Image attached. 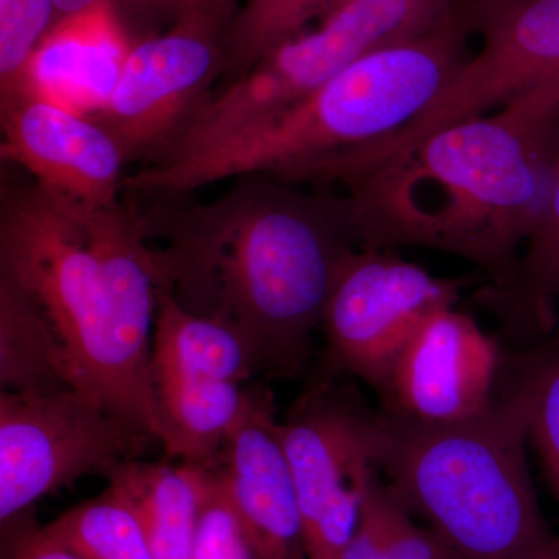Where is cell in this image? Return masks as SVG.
Wrapping results in <instances>:
<instances>
[{
  "mask_svg": "<svg viewBox=\"0 0 559 559\" xmlns=\"http://www.w3.org/2000/svg\"><path fill=\"white\" fill-rule=\"evenodd\" d=\"M153 200L138 209L157 288L238 331L261 370L299 373L334 283L362 249L347 194L252 173L213 201Z\"/></svg>",
  "mask_w": 559,
  "mask_h": 559,
  "instance_id": "6da1fadb",
  "label": "cell"
},
{
  "mask_svg": "<svg viewBox=\"0 0 559 559\" xmlns=\"http://www.w3.org/2000/svg\"><path fill=\"white\" fill-rule=\"evenodd\" d=\"M0 274L43 312L72 388L164 443L151 377L157 278L135 201L86 207L2 180Z\"/></svg>",
  "mask_w": 559,
  "mask_h": 559,
  "instance_id": "7a4b0ae2",
  "label": "cell"
},
{
  "mask_svg": "<svg viewBox=\"0 0 559 559\" xmlns=\"http://www.w3.org/2000/svg\"><path fill=\"white\" fill-rule=\"evenodd\" d=\"M551 124L496 110L342 179L362 249L440 250L502 285L546 201Z\"/></svg>",
  "mask_w": 559,
  "mask_h": 559,
  "instance_id": "3957f363",
  "label": "cell"
},
{
  "mask_svg": "<svg viewBox=\"0 0 559 559\" xmlns=\"http://www.w3.org/2000/svg\"><path fill=\"white\" fill-rule=\"evenodd\" d=\"M473 36L457 11L421 38L377 51L308 97L267 114L183 159L124 176L127 194L182 197L213 182L263 173L294 182L331 154L367 145L406 127L468 58Z\"/></svg>",
  "mask_w": 559,
  "mask_h": 559,
  "instance_id": "277c9868",
  "label": "cell"
},
{
  "mask_svg": "<svg viewBox=\"0 0 559 559\" xmlns=\"http://www.w3.org/2000/svg\"><path fill=\"white\" fill-rule=\"evenodd\" d=\"M524 404L498 384L487 411L452 423L381 415L377 468L452 559H533L557 547L527 460Z\"/></svg>",
  "mask_w": 559,
  "mask_h": 559,
  "instance_id": "5b68a950",
  "label": "cell"
},
{
  "mask_svg": "<svg viewBox=\"0 0 559 559\" xmlns=\"http://www.w3.org/2000/svg\"><path fill=\"white\" fill-rule=\"evenodd\" d=\"M481 49L444 83L428 108L378 143L382 156L460 121L507 108L550 123L559 116V0H452Z\"/></svg>",
  "mask_w": 559,
  "mask_h": 559,
  "instance_id": "8992f818",
  "label": "cell"
},
{
  "mask_svg": "<svg viewBox=\"0 0 559 559\" xmlns=\"http://www.w3.org/2000/svg\"><path fill=\"white\" fill-rule=\"evenodd\" d=\"M452 14V0H342L316 31L285 40L221 87L205 106V120L216 134H234L308 97L362 58L437 31Z\"/></svg>",
  "mask_w": 559,
  "mask_h": 559,
  "instance_id": "52a82bcc",
  "label": "cell"
},
{
  "mask_svg": "<svg viewBox=\"0 0 559 559\" xmlns=\"http://www.w3.org/2000/svg\"><path fill=\"white\" fill-rule=\"evenodd\" d=\"M97 400L75 389L0 392V520L87 474L139 459L150 441Z\"/></svg>",
  "mask_w": 559,
  "mask_h": 559,
  "instance_id": "ba28073f",
  "label": "cell"
},
{
  "mask_svg": "<svg viewBox=\"0 0 559 559\" xmlns=\"http://www.w3.org/2000/svg\"><path fill=\"white\" fill-rule=\"evenodd\" d=\"M312 388L280 423L304 528L307 559H337L355 535L364 491L377 473L381 415Z\"/></svg>",
  "mask_w": 559,
  "mask_h": 559,
  "instance_id": "9c48e42d",
  "label": "cell"
},
{
  "mask_svg": "<svg viewBox=\"0 0 559 559\" xmlns=\"http://www.w3.org/2000/svg\"><path fill=\"white\" fill-rule=\"evenodd\" d=\"M226 27L180 14L170 31L132 46L110 95L95 117L112 135L124 164H159L176 145L226 68Z\"/></svg>",
  "mask_w": 559,
  "mask_h": 559,
  "instance_id": "30bf717a",
  "label": "cell"
},
{
  "mask_svg": "<svg viewBox=\"0 0 559 559\" xmlns=\"http://www.w3.org/2000/svg\"><path fill=\"white\" fill-rule=\"evenodd\" d=\"M457 300V282L433 277L388 250L359 249L341 271L323 311L329 371L352 374L384 395L418 326Z\"/></svg>",
  "mask_w": 559,
  "mask_h": 559,
  "instance_id": "8fae6325",
  "label": "cell"
},
{
  "mask_svg": "<svg viewBox=\"0 0 559 559\" xmlns=\"http://www.w3.org/2000/svg\"><path fill=\"white\" fill-rule=\"evenodd\" d=\"M503 349L471 316L443 308L407 342L381 400L393 417L452 423L479 415L498 389Z\"/></svg>",
  "mask_w": 559,
  "mask_h": 559,
  "instance_id": "7c38bea8",
  "label": "cell"
},
{
  "mask_svg": "<svg viewBox=\"0 0 559 559\" xmlns=\"http://www.w3.org/2000/svg\"><path fill=\"white\" fill-rule=\"evenodd\" d=\"M2 160L44 190L86 207L119 204L124 159L97 120L28 94L0 95Z\"/></svg>",
  "mask_w": 559,
  "mask_h": 559,
  "instance_id": "4fadbf2b",
  "label": "cell"
},
{
  "mask_svg": "<svg viewBox=\"0 0 559 559\" xmlns=\"http://www.w3.org/2000/svg\"><path fill=\"white\" fill-rule=\"evenodd\" d=\"M213 471L257 559L307 558L296 484L267 390L249 389L246 409Z\"/></svg>",
  "mask_w": 559,
  "mask_h": 559,
  "instance_id": "5bb4252c",
  "label": "cell"
},
{
  "mask_svg": "<svg viewBox=\"0 0 559 559\" xmlns=\"http://www.w3.org/2000/svg\"><path fill=\"white\" fill-rule=\"evenodd\" d=\"M134 44L108 0L58 17L10 94L33 95L95 119L108 105Z\"/></svg>",
  "mask_w": 559,
  "mask_h": 559,
  "instance_id": "9a60e30c",
  "label": "cell"
},
{
  "mask_svg": "<svg viewBox=\"0 0 559 559\" xmlns=\"http://www.w3.org/2000/svg\"><path fill=\"white\" fill-rule=\"evenodd\" d=\"M549 190L525 241L513 274L498 286H485L476 300L499 322L509 348L546 340L558 326L559 300V142L547 138Z\"/></svg>",
  "mask_w": 559,
  "mask_h": 559,
  "instance_id": "2e32d148",
  "label": "cell"
},
{
  "mask_svg": "<svg viewBox=\"0 0 559 559\" xmlns=\"http://www.w3.org/2000/svg\"><path fill=\"white\" fill-rule=\"evenodd\" d=\"M261 370L255 348L238 331L191 314L157 288L151 377L154 380L230 381L242 384Z\"/></svg>",
  "mask_w": 559,
  "mask_h": 559,
  "instance_id": "e0dca14e",
  "label": "cell"
},
{
  "mask_svg": "<svg viewBox=\"0 0 559 559\" xmlns=\"http://www.w3.org/2000/svg\"><path fill=\"white\" fill-rule=\"evenodd\" d=\"M207 469L128 460L108 474L134 503L154 559H191Z\"/></svg>",
  "mask_w": 559,
  "mask_h": 559,
  "instance_id": "ac0fdd59",
  "label": "cell"
},
{
  "mask_svg": "<svg viewBox=\"0 0 559 559\" xmlns=\"http://www.w3.org/2000/svg\"><path fill=\"white\" fill-rule=\"evenodd\" d=\"M164 448L182 463L216 469L226 441L240 421L249 389L230 381L154 380Z\"/></svg>",
  "mask_w": 559,
  "mask_h": 559,
  "instance_id": "d6986e66",
  "label": "cell"
},
{
  "mask_svg": "<svg viewBox=\"0 0 559 559\" xmlns=\"http://www.w3.org/2000/svg\"><path fill=\"white\" fill-rule=\"evenodd\" d=\"M0 389L49 393L73 389L49 323L35 301L0 274Z\"/></svg>",
  "mask_w": 559,
  "mask_h": 559,
  "instance_id": "ffe728a7",
  "label": "cell"
},
{
  "mask_svg": "<svg viewBox=\"0 0 559 559\" xmlns=\"http://www.w3.org/2000/svg\"><path fill=\"white\" fill-rule=\"evenodd\" d=\"M498 384L524 404L530 443L559 502V323L546 340L506 349Z\"/></svg>",
  "mask_w": 559,
  "mask_h": 559,
  "instance_id": "44dd1931",
  "label": "cell"
},
{
  "mask_svg": "<svg viewBox=\"0 0 559 559\" xmlns=\"http://www.w3.org/2000/svg\"><path fill=\"white\" fill-rule=\"evenodd\" d=\"M40 532L83 559H154L134 503L114 484Z\"/></svg>",
  "mask_w": 559,
  "mask_h": 559,
  "instance_id": "7402d4cb",
  "label": "cell"
},
{
  "mask_svg": "<svg viewBox=\"0 0 559 559\" xmlns=\"http://www.w3.org/2000/svg\"><path fill=\"white\" fill-rule=\"evenodd\" d=\"M342 0H246L224 33L226 68L218 86L234 83L275 47L299 35L314 17L323 16Z\"/></svg>",
  "mask_w": 559,
  "mask_h": 559,
  "instance_id": "603a6c76",
  "label": "cell"
},
{
  "mask_svg": "<svg viewBox=\"0 0 559 559\" xmlns=\"http://www.w3.org/2000/svg\"><path fill=\"white\" fill-rule=\"evenodd\" d=\"M55 20L51 0H0V95L16 90L33 50Z\"/></svg>",
  "mask_w": 559,
  "mask_h": 559,
  "instance_id": "cb8c5ba5",
  "label": "cell"
},
{
  "mask_svg": "<svg viewBox=\"0 0 559 559\" xmlns=\"http://www.w3.org/2000/svg\"><path fill=\"white\" fill-rule=\"evenodd\" d=\"M191 559H257L218 474L207 469Z\"/></svg>",
  "mask_w": 559,
  "mask_h": 559,
  "instance_id": "d4e9b609",
  "label": "cell"
},
{
  "mask_svg": "<svg viewBox=\"0 0 559 559\" xmlns=\"http://www.w3.org/2000/svg\"><path fill=\"white\" fill-rule=\"evenodd\" d=\"M411 520L409 511L392 488L382 484L377 471L364 491L358 528L337 559H384Z\"/></svg>",
  "mask_w": 559,
  "mask_h": 559,
  "instance_id": "484cf974",
  "label": "cell"
},
{
  "mask_svg": "<svg viewBox=\"0 0 559 559\" xmlns=\"http://www.w3.org/2000/svg\"><path fill=\"white\" fill-rule=\"evenodd\" d=\"M384 559H452L429 530L419 528L414 521L393 540Z\"/></svg>",
  "mask_w": 559,
  "mask_h": 559,
  "instance_id": "4316f807",
  "label": "cell"
},
{
  "mask_svg": "<svg viewBox=\"0 0 559 559\" xmlns=\"http://www.w3.org/2000/svg\"><path fill=\"white\" fill-rule=\"evenodd\" d=\"M51 2H53L58 20V17L90 9L95 3L105 2V0H51ZM108 2H112L120 14L121 11H131V13L145 14V16H168L173 21H176L180 11L179 0H108Z\"/></svg>",
  "mask_w": 559,
  "mask_h": 559,
  "instance_id": "83f0119b",
  "label": "cell"
},
{
  "mask_svg": "<svg viewBox=\"0 0 559 559\" xmlns=\"http://www.w3.org/2000/svg\"><path fill=\"white\" fill-rule=\"evenodd\" d=\"M10 559H83L72 550L44 536L39 530L24 533L14 540Z\"/></svg>",
  "mask_w": 559,
  "mask_h": 559,
  "instance_id": "f1b7e54d",
  "label": "cell"
},
{
  "mask_svg": "<svg viewBox=\"0 0 559 559\" xmlns=\"http://www.w3.org/2000/svg\"><path fill=\"white\" fill-rule=\"evenodd\" d=\"M238 0H179L180 14H200L223 24L227 28L235 16Z\"/></svg>",
  "mask_w": 559,
  "mask_h": 559,
  "instance_id": "f546056e",
  "label": "cell"
},
{
  "mask_svg": "<svg viewBox=\"0 0 559 559\" xmlns=\"http://www.w3.org/2000/svg\"><path fill=\"white\" fill-rule=\"evenodd\" d=\"M533 559H559V544L554 549L546 551V554L539 555V557Z\"/></svg>",
  "mask_w": 559,
  "mask_h": 559,
  "instance_id": "4dcf8cb0",
  "label": "cell"
},
{
  "mask_svg": "<svg viewBox=\"0 0 559 559\" xmlns=\"http://www.w3.org/2000/svg\"><path fill=\"white\" fill-rule=\"evenodd\" d=\"M551 138L557 140L559 142V116L558 119L554 121V124H551V131H550Z\"/></svg>",
  "mask_w": 559,
  "mask_h": 559,
  "instance_id": "1f68e13d",
  "label": "cell"
},
{
  "mask_svg": "<svg viewBox=\"0 0 559 559\" xmlns=\"http://www.w3.org/2000/svg\"><path fill=\"white\" fill-rule=\"evenodd\" d=\"M294 559H307V558H294Z\"/></svg>",
  "mask_w": 559,
  "mask_h": 559,
  "instance_id": "d6a6232c",
  "label": "cell"
}]
</instances>
